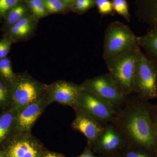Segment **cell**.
<instances>
[{
  "mask_svg": "<svg viewBox=\"0 0 157 157\" xmlns=\"http://www.w3.org/2000/svg\"><path fill=\"white\" fill-rule=\"evenodd\" d=\"M152 105L148 100L135 95L128 97L118 107L112 122L126 137L130 145L146 149L157 148V141L151 119Z\"/></svg>",
  "mask_w": 157,
  "mask_h": 157,
  "instance_id": "6da1fadb",
  "label": "cell"
},
{
  "mask_svg": "<svg viewBox=\"0 0 157 157\" xmlns=\"http://www.w3.org/2000/svg\"><path fill=\"white\" fill-rule=\"evenodd\" d=\"M140 47L130 49L106 61L107 69L121 93L125 97L133 94L135 63Z\"/></svg>",
  "mask_w": 157,
  "mask_h": 157,
  "instance_id": "7a4b0ae2",
  "label": "cell"
},
{
  "mask_svg": "<svg viewBox=\"0 0 157 157\" xmlns=\"http://www.w3.org/2000/svg\"><path fill=\"white\" fill-rule=\"evenodd\" d=\"M11 103L9 109L17 113L29 105L46 95L47 85L25 75H16L10 84Z\"/></svg>",
  "mask_w": 157,
  "mask_h": 157,
  "instance_id": "3957f363",
  "label": "cell"
},
{
  "mask_svg": "<svg viewBox=\"0 0 157 157\" xmlns=\"http://www.w3.org/2000/svg\"><path fill=\"white\" fill-rule=\"evenodd\" d=\"M133 92L148 100L157 98V65L139 51L135 63Z\"/></svg>",
  "mask_w": 157,
  "mask_h": 157,
  "instance_id": "277c9868",
  "label": "cell"
},
{
  "mask_svg": "<svg viewBox=\"0 0 157 157\" xmlns=\"http://www.w3.org/2000/svg\"><path fill=\"white\" fill-rule=\"evenodd\" d=\"M140 46L138 37L128 26L120 21L110 23L105 32L103 57L105 61Z\"/></svg>",
  "mask_w": 157,
  "mask_h": 157,
  "instance_id": "5b68a950",
  "label": "cell"
},
{
  "mask_svg": "<svg viewBox=\"0 0 157 157\" xmlns=\"http://www.w3.org/2000/svg\"><path fill=\"white\" fill-rule=\"evenodd\" d=\"M74 110H77L103 125L112 122L117 111V107L97 96L82 89L78 94Z\"/></svg>",
  "mask_w": 157,
  "mask_h": 157,
  "instance_id": "8992f818",
  "label": "cell"
},
{
  "mask_svg": "<svg viewBox=\"0 0 157 157\" xmlns=\"http://www.w3.org/2000/svg\"><path fill=\"white\" fill-rule=\"evenodd\" d=\"M80 86L82 90L92 94L117 108L124 104L128 98L121 92L109 73L87 79Z\"/></svg>",
  "mask_w": 157,
  "mask_h": 157,
  "instance_id": "52a82bcc",
  "label": "cell"
},
{
  "mask_svg": "<svg viewBox=\"0 0 157 157\" xmlns=\"http://www.w3.org/2000/svg\"><path fill=\"white\" fill-rule=\"evenodd\" d=\"M124 134L113 122L104 125V129L93 145V151L101 156L121 151L129 145Z\"/></svg>",
  "mask_w": 157,
  "mask_h": 157,
  "instance_id": "ba28073f",
  "label": "cell"
},
{
  "mask_svg": "<svg viewBox=\"0 0 157 157\" xmlns=\"http://www.w3.org/2000/svg\"><path fill=\"white\" fill-rule=\"evenodd\" d=\"M14 138L8 148L7 157H44L42 147L31 133L13 135Z\"/></svg>",
  "mask_w": 157,
  "mask_h": 157,
  "instance_id": "9c48e42d",
  "label": "cell"
},
{
  "mask_svg": "<svg viewBox=\"0 0 157 157\" xmlns=\"http://www.w3.org/2000/svg\"><path fill=\"white\" fill-rule=\"evenodd\" d=\"M81 90L80 85L69 82L59 81L47 85L46 97L49 104L56 102L73 108Z\"/></svg>",
  "mask_w": 157,
  "mask_h": 157,
  "instance_id": "30bf717a",
  "label": "cell"
},
{
  "mask_svg": "<svg viewBox=\"0 0 157 157\" xmlns=\"http://www.w3.org/2000/svg\"><path fill=\"white\" fill-rule=\"evenodd\" d=\"M49 105L46 95L17 112L15 117L14 135L31 133V130L36 121Z\"/></svg>",
  "mask_w": 157,
  "mask_h": 157,
  "instance_id": "8fae6325",
  "label": "cell"
},
{
  "mask_svg": "<svg viewBox=\"0 0 157 157\" xmlns=\"http://www.w3.org/2000/svg\"><path fill=\"white\" fill-rule=\"evenodd\" d=\"M72 124L73 130L82 133L86 137L87 146L92 148L96 140L104 129V125L92 118L77 110Z\"/></svg>",
  "mask_w": 157,
  "mask_h": 157,
  "instance_id": "7c38bea8",
  "label": "cell"
},
{
  "mask_svg": "<svg viewBox=\"0 0 157 157\" xmlns=\"http://www.w3.org/2000/svg\"><path fill=\"white\" fill-rule=\"evenodd\" d=\"M16 113L10 109L5 110L0 114V144L9 136L14 135Z\"/></svg>",
  "mask_w": 157,
  "mask_h": 157,
  "instance_id": "4fadbf2b",
  "label": "cell"
},
{
  "mask_svg": "<svg viewBox=\"0 0 157 157\" xmlns=\"http://www.w3.org/2000/svg\"><path fill=\"white\" fill-rule=\"evenodd\" d=\"M138 41L157 65V24L146 35L138 37Z\"/></svg>",
  "mask_w": 157,
  "mask_h": 157,
  "instance_id": "5bb4252c",
  "label": "cell"
},
{
  "mask_svg": "<svg viewBox=\"0 0 157 157\" xmlns=\"http://www.w3.org/2000/svg\"><path fill=\"white\" fill-rule=\"evenodd\" d=\"M31 21L28 17H25L16 22L9 29V38L16 39L24 36L31 31Z\"/></svg>",
  "mask_w": 157,
  "mask_h": 157,
  "instance_id": "9a60e30c",
  "label": "cell"
},
{
  "mask_svg": "<svg viewBox=\"0 0 157 157\" xmlns=\"http://www.w3.org/2000/svg\"><path fill=\"white\" fill-rule=\"evenodd\" d=\"M11 103L10 84L0 76V108L9 109Z\"/></svg>",
  "mask_w": 157,
  "mask_h": 157,
  "instance_id": "2e32d148",
  "label": "cell"
},
{
  "mask_svg": "<svg viewBox=\"0 0 157 157\" xmlns=\"http://www.w3.org/2000/svg\"><path fill=\"white\" fill-rule=\"evenodd\" d=\"M0 76L9 84L16 78V75L13 72L11 61L8 58L0 59Z\"/></svg>",
  "mask_w": 157,
  "mask_h": 157,
  "instance_id": "e0dca14e",
  "label": "cell"
},
{
  "mask_svg": "<svg viewBox=\"0 0 157 157\" xmlns=\"http://www.w3.org/2000/svg\"><path fill=\"white\" fill-rule=\"evenodd\" d=\"M25 13V9L21 5H16L8 12L6 18V25L11 28L16 22L23 18Z\"/></svg>",
  "mask_w": 157,
  "mask_h": 157,
  "instance_id": "ac0fdd59",
  "label": "cell"
},
{
  "mask_svg": "<svg viewBox=\"0 0 157 157\" xmlns=\"http://www.w3.org/2000/svg\"><path fill=\"white\" fill-rule=\"evenodd\" d=\"M146 149L129 144L121 151L124 157H151Z\"/></svg>",
  "mask_w": 157,
  "mask_h": 157,
  "instance_id": "d6986e66",
  "label": "cell"
},
{
  "mask_svg": "<svg viewBox=\"0 0 157 157\" xmlns=\"http://www.w3.org/2000/svg\"><path fill=\"white\" fill-rule=\"evenodd\" d=\"M45 10L50 13H57L65 11L67 5L60 0H42Z\"/></svg>",
  "mask_w": 157,
  "mask_h": 157,
  "instance_id": "ffe728a7",
  "label": "cell"
},
{
  "mask_svg": "<svg viewBox=\"0 0 157 157\" xmlns=\"http://www.w3.org/2000/svg\"><path fill=\"white\" fill-rule=\"evenodd\" d=\"M112 3L114 10L127 21H130V15L126 0H112Z\"/></svg>",
  "mask_w": 157,
  "mask_h": 157,
  "instance_id": "44dd1931",
  "label": "cell"
},
{
  "mask_svg": "<svg viewBox=\"0 0 157 157\" xmlns=\"http://www.w3.org/2000/svg\"><path fill=\"white\" fill-rule=\"evenodd\" d=\"M95 5L98 7L99 13L103 15L113 14L112 2L109 0H95Z\"/></svg>",
  "mask_w": 157,
  "mask_h": 157,
  "instance_id": "7402d4cb",
  "label": "cell"
},
{
  "mask_svg": "<svg viewBox=\"0 0 157 157\" xmlns=\"http://www.w3.org/2000/svg\"><path fill=\"white\" fill-rule=\"evenodd\" d=\"M18 0H0V18L7 14L12 8L17 5Z\"/></svg>",
  "mask_w": 157,
  "mask_h": 157,
  "instance_id": "603a6c76",
  "label": "cell"
},
{
  "mask_svg": "<svg viewBox=\"0 0 157 157\" xmlns=\"http://www.w3.org/2000/svg\"><path fill=\"white\" fill-rule=\"evenodd\" d=\"M12 41L9 37H5L0 40V59L6 58L11 49Z\"/></svg>",
  "mask_w": 157,
  "mask_h": 157,
  "instance_id": "cb8c5ba5",
  "label": "cell"
},
{
  "mask_svg": "<svg viewBox=\"0 0 157 157\" xmlns=\"http://www.w3.org/2000/svg\"><path fill=\"white\" fill-rule=\"evenodd\" d=\"M74 9L78 11H84L95 5V0H75Z\"/></svg>",
  "mask_w": 157,
  "mask_h": 157,
  "instance_id": "d4e9b609",
  "label": "cell"
},
{
  "mask_svg": "<svg viewBox=\"0 0 157 157\" xmlns=\"http://www.w3.org/2000/svg\"><path fill=\"white\" fill-rule=\"evenodd\" d=\"M33 1L35 3L37 9V14L36 17L38 18H40V17L46 16L47 13L46 12V10H45L43 3H42V0H33Z\"/></svg>",
  "mask_w": 157,
  "mask_h": 157,
  "instance_id": "484cf974",
  "label": "cell"
},
{
  "mask_svg": "<svg viewBox=\"0 0 157 157\" xmlns=\"http://www.w3.org/2000/svg\"><path fill=\"white\" fill-rule=\"evenodd\" d=\"M74 157H104L101 156H97L94 155V152L93 151L91 147L87 146V147L85 149L84 151L81 155L78 156Z\"/></svg>",
  "mask_w": 157,
  "mask_h": 157,
  "instance_id": "4316f807",
  "label": "cell"
},
{
  "mask_svg": "<svg viewBox=\"0 0 157 157\" xmlns=\"http://www.w3.org/2000/svg\"><path fill=\"white\" fill-rule=\"evenodd\" d=\"M151 116L152 121L157 141V111L152 108V106Z\"/></svg>",
  "mask_w": 157,
  "mask_h": 157,
  "instance_id": "83f0119b",
  "label": "cell"
},
{
  "mask_svg": "<svg viewBox=\"0 0 157 157\" xmlns=\"http://www.w3.org/2000/svg\"><path fill=\"white\" fill-rule=\"evenodd\" d=\"M28 4L29 7L31 11L36 16L37 14V9L33 1V0H29Z\"/></svg>",
  "mask_w": 157,
  "mask_h": 157,
  "instance_id": "f1b7e54d",
  "label": "cell"
},
{
  "mask_svg": "<svg viewBox=\"0 0 157 157\" xmlns=\"http://www.w3.org/2000/svg\"><path fill=\"white\" fill-rule=\"evenodd\" d=\"M104 157H124V155L122 153L121 151L115 153L113 154L109 155Z\"/></svg>",
  "mask_w": 157,
  "mask_h": 157,
  "instance_id": "f546056e",
  "label": "cell"
},
{
  "mask_svg": "<svg viewBox=\"0 0 157 157\" xmlns=\"http://www.w3.org/2000/svg\"><path fill=\"white\" fill-rule=\"evenodd\" d=\"M60 1L68 6L74 3L75 0H60Z\"/></svg>",
  "mask_w": 157,
  "mask_h": 157,
  "instance_id": "4dcf8cb0",
  "label": "cell"
},
{
  "mask_svg": "<svg viewBox=\"0 0 157 157\" xmlns=\"http://www.w3.org/2000/svg\"><path fill=\"white\" fill-rule=\"evenodd\" d=\"M44 157H58V156L56 154L54 153L48 152L45 155Z\"/></svg>",
  "mask_w": 157,
  "mask_h": 157,
  "instance_id": "1f68e13d",
  "label": "cell"
},
{
  "mask_svg": "<svg viewBox=\"0 0 157 157\" xmlns=\"http://www.w3.org/2000/svg\"><path fill=\"white\" fill-rule=\"evenodd\" d=\"M152 108H153L154 109L157 111V104H156V105H152Z\"/></svg>",
  "mask_w": 157,
  "mask_h": 157,
  "instance_id": "d6a6232c",
  "label": "cell"
},
{
  "mask_svg": "<svg viewBox=\"0 0 157 157\" xmlns=\"http://www.w3.org/2000/svg\"><path fill=\"white\" fill-rule=\"evenodd\" d=\"M58 157H65L64 156L62 155H58Z\"/></svg>",
  "mask_w": 157,
  "mask_h": 157,
  "instance_id": "836d02e7",
  "label": "cell"
},
{
  "mask_svg": "<svg viewBox=\"0 0 157 157\" xmlns=\"http://www.w3.org/2000/svg\"><path fill=\"white\" fill-rule=\"evenodd\" d=\"M156 157H157V151L156 152Z\"/></svg>",
  "mask_w": 157,
  "mask_h": 157,
  "instance_id": "e575fe53",
  "label": "cell"
},
{
  "mask_svg": "<svg viewBox=\"0 0 157 157\" xmlns=\"http://www.w3.org/2000/svg\"><path fill=\"white\" fill-rule=\"evenodd\" d=\"M0 157H3V156L2 155L0 154Z\"/></svg>",
  "mask_w": 157,
  "mask_h": 157,
  "instance_id": "d590c367",
  "label": "cell"
},
{
  "mask_svg": "<svg viewBox=\"0 0 157 157\" xmlns=\"http://www.w3.org/2000/svg\"></svg>",
  "mask_w": 157,
  "mask_h": 157,
  "instance_id": "8d00e7d4",
  "label": "cell"
}]
</instances>
